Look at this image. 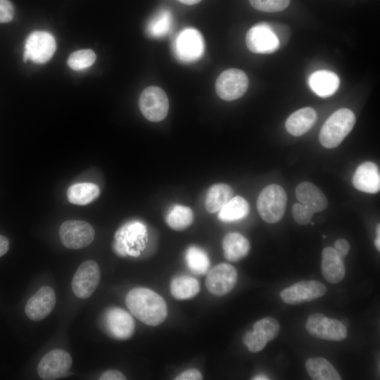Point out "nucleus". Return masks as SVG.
Returning a JSON list of instances; mask_svg holds the SVG:
<instances>
[{
  "label": "nucleus",
  "instance_id": "obj_1",
  "mask_svg": "<svg viewBox=\"0 0 380 380\" xmlns=\"http://www.w3.org/2000/svg\"><path fill=\"white\" fill-rule=\"evenodd\" d=\"M125 303L135 317L148 326L160 324L167 315L164 299L147 288L137 287L129 291L126 296Z\"/></svg>",
  "mask_w": 380,
  "mask_h": 380
},
{
  "label": "nucleus",
  "instance_id": "obj_2",
  "mask_svg": "<svg viewBox=\"0 0 380 380\" xmlns=\"http://www.w3.org/2000/svg\"><path fill=\"white\" fill-rule=\"evenodd\" d=\"M355 120V114L350 109L337 110L321 128L319 135L320 144L327 148L337 147L353 129Z\"/></svg>",
  "mask_w": 380,
  "mask_h": 380
},
{
  "label": "nucleus",
  "instance_id": "obj_3",
  "mask_svg": "<svg viewBox=\"0 0 380 380\" xmlns=\"http://www.w3.org/2000/svg\"><path fill=\"white\" fill-rule=\"evenodd\" d=\"M286 201L285 190L278 184H272L260 193L257 200V209L264 221L274 224L282 219Z\"/></svg>",
  "mask_w": 380,
  "mask_h": 380
},
{
  "label": "nucleus",
  "instance_id": "obj_4",
  "mask_svg": "<svg viewBox=\"0 0 380 380\" xmlns=\"http://www.w3.org/2000/svg\"><path fill=\"white\" fill-rule=\"evenodd\" d=\"M147 240L146 226L140 221H132L118 232L114 248L122 256H138L144 250Z\"/></svg>",
  "mask_w": 380,
  "mask_h": 380
},
{
  "label": "nucleus",
  "instance_id": "obj_5",
  "mask_svg": "<svg viewBox=\"0 0 380 380\" xmlns=\"http://www.w3.org/2000/svg\"><path fill=\"white\" fill-rule=\"evenodd\" d=\"M173 51L175 56L180 61L194 62L203 55L205 51L203 37L196 29L185 28L175 39Z\"/></svg>",
  "mask_w": 380,
  "mask_h": 380
},
{
  "label": "nucleus",
  "instance_id": "obj_6",
  "mask_svg": "<svg viewBox=\"0 0 380 380\" xmlns=\"http://www.w3.org/2000/svg\"><path fill=\"white\" fill-rule=\"evenodd\" d=\"M101 327L109 336L118 340L131 338L135 330V322L132 315L122 308L111 307L104 312Z\"/></svg>",
  "mask_w": 380,
  "mask_h": 380
},
{
  "label": "nucleus",
  "instance_id": "obj_7",
  "mask_svg": "<svg viewBox=\"0 0 380 380\" xmlns=\"http://www.w3.org/2000/svg\"><path fill=\"white\" fill-rule=\"evenodd\" d=\"M56 43L54 37L46 31H34L25 42L23 60L35 63H45L55 53Z\"/></svg>",
  "mask_w": 380,
  "mask_h": 380
},
{
  "label": "nucleus",
  "instance_id": "obj_8",
  "mask_svg": "<svg viewBox=\"0 0 380 380\" xmlns=\"http://www.w3.org/2000/svg\"><path fill=\"white\" fill-rule=\"evenodd\" d=\"M305 328L312 336L324 340L341 341L348 336V330L343 323L321 313L310 315Z\"/></svg>",
  "mask_w": 380,
  "mask_h": 380
},
{
  "label": "nucleus",
  "instance_id": "obj_9",
  "mask_svg": "<svg viewBox=\"0 0 380 380\" xmlns=\"http://www.w3.org/2000/svg\"><path fill=\"white\" fill-rule=\"evenodd\" d=\"M95 232L92 226L83 220H67L59 229L63 245L70 249H80L89 246L94 240Z\"/></svg>",
  "mask_w": 380,
  "mask_h": 380
},
{
  "label": "nucleus",
  "instance_id": "obj_10",
  "mask_svg": "<svg viewBox=\"0 0 380 380\" xmlns=\"http://www.w3.org/2000/svg\"><path fill=\"white\" fill-rule=\"evenodd\" d=\"M139 106L142 115L149 121L159 122L165 118L169 109L168 98L160 87L151 86L141 94Z\"/></svg>",
  "mask_w": 380,
  "mask_h": 380
},
{
  "label": "nucleus",
  "instance_id": "obj_11",
  "mask_svg": "<svg viewBox=\"0 0 380 380\" xmlns=\"http://www.w3.org/2000/svg\"><path fill=\"white\" fill-rule=\"evenodd\" d=\"M248 86L246 74L241 70L231 68L223 71L215 82L218 96L225 101L236 100L242 96Z\"/></svg>",
  "mask_w": 380,
  "mask_h": 380
},
{
  "label": "nucleus",
  "instance_id": "obj_12",
  "mask_svg": "<svg viewBox=\"0 0 380 380\" xmlns=\"http://www.w3.org/2000/svg\"><path fill=\"white\" fill-rule=\"evenodd\" d=\"M280 331V325L273 317H264L254 323L253 330L245 334L243 343L251 353H258L267 342L275 338Z\"/></svg>",
  "mask_w": 380,
  "mask_h": 380
},
{
  "label": "nucleus",
  "instance_id": "obj_13",
  "mask_svg": "<svg viewBox=\"0 0 380 380\" xmlns=\"http://www.w3.org/2000/svg\"><path fill=\"white\" fill-rule=\"evenodd\" d=\"M101 272L99 265L93 260L83 262L76 270L72 280L74 294L82 299L89 298L97 288Z\"/></svg>",
  "mask_w": 380,
  "mask_h": 380
},
{
  "label": "nucleus",
  "instance_id": "obj_14",
  "mask_svg": "<svg viewBox=\"0 0 380 380\" xmlns=\"http://www.w3.org/2000/svg\"><path fill=\"white\" fill-rule=\"evenodd\" d=\"M246 43L255 53H272L280 46L277 37L266 22L255 24L247 32Z\"/></svg>",
  "mask_w": 380,
  "mask_h": 380
},
{
  "label": "nucleus",
  "instance_id": "obj_15",
  "mask_svg": "<svg viewBox=\"0 0 380 380\" xmlns=\"http://www.w3.org/2000/svg\"><path fill=\"white\" fill-rule=\"evenodd\" d=\"M72 365V357L65 350H52L40 360L37 374L44 380H53L68 375Z\"/></svg>",
  "mask_w": 380,
  "mask_h": 380
},
{
  "label": "nucleus",
  "instance_id": "obj_16",
  "mask_svg": "<svg viewBox=\"0 0 380 380\" xmlns=\"http://www.w3.org/2000/svg\"><path fill=\"white\" fill-rule=\"evenodd\" d=\"M326 293L325 285L319 281H300L282 290L280 297L286 304L296 305L317 299Z\"/></svg>",
  "mask_w": 380,
  "mask_h": 380
},
{
  "label": "nucleus",
  "instance_id": "obj_17",
  "mask_svg": "<svg viewBox=\"0 0 380 380\" xmlns=\"http://www.w3.org/2000/svg\"><path fill=\"white\" fill-rule=\"evenodd\" d=\"M237 278V272L234 266L220 263L208 272L205 286L210 293L222 296L234 288Z\"/></svg>",
  "mask_w": 380,
  "mask_h": 380
},
{
  "label": "nucleus",
  "instance_id": "obj_18",
  "mask_svg": "<svg viewBox=\"0 0 380 380\" xmlns=\"http://www.w3.org/2000/svg\"><path fill=\"white\" fill-rule=\"evenodd\" d=\"M56 301L53 289L48 286H42L27 300L25 308L26 315L33 321L42 320L51 312Z\"/></svg>",
  "mask_w": 380,
  "mask_h": 380
},
{
  "label": "nucleus",
  "instance_id": "obj_19",
  "mask_svg": "<svg viewBox=\"0 0 380 380\" xmlns=\"http://www.w3.org/2000/svg\"><path fill=\"white\" fill-rule=\"evenodd\" d=\"M352 182L357 190L376 194L380 189V174L377 165L369 161L364 162L356 169Z\"/></svg>",
  "mask_w": 380,
  "mask_h": 380
},
{
  "label": "nucleus",
  "instance_id": "obj_20",
  "mask_svg": "<svg viewBox=\"0 0 380 380\" xmlns=\"http://www.w3.org/2000/svg\"><path fill=\"white\" fill-rule=\"evenodd\" d=\"M321 270L324 278L329 283L340 282L346 273L343 259L334 248H324L322 252Z\"/></svg>",
  "mask_w": 380,
  "mask_h": 380
},
{
  "label": "nucleus",
  "instance_id": "obj_21",
  "mask_svg": "<svg viewBox=\"0 0 380 380\" xmlns=\"http://www.w3.org/2000/svg\"><path fill=\"white\" fill-rule=\"evenodd\" d=\"M310 88L317 96L326 98L332 96L338 89L340 80L332 71L320 70L312 73L308 80Z\"/></svg>",
  "mask_w": 380,
  "mask_h": 380
},
{
  "label": "nucleus",
  "instance_id": "obj_22",
  "mask_svg": "<svg viewBox=\"0 0 380 380\" xmlns=\"http://www.w3.org/2000/svg\"><path fill=\"white\" fill-rule=\"evenodd\" d=\"M296 196L300 203L314 213L323 211L327 207V199L322 191L309 182L300 183L296 188Z\"/></svg>",
  "mask_w": 380,
  "mask_h": 380
},
{
  "label": "nucleus",
  "instance_id": "obj_23",
  "mask_svg": "<svg viewBox=\"0 0 380 380\" xmlns=\"http://www.w3.org/2000/svg\"><path fill=\"white\" fill-rule=\"evenodd\" d=\"M317 113L310 107L299 109L292 113L286 121V129L293 136L305 134L315 123Z\"/></svg>",
  "mask_w": 380,
  "mask_h": 380
},
{
  "label": "nucleus",
  "instance_id": "obj_24",
  "mask_svg": "<svg viewBox=\"0 0 380 380\" xmlns=\"http://www.w3.org/2000/svg\"><path fill=\"white\" fill-rule=\"evenodd\" d=\"M224 258L229 262H238L249 253L251 246L248 240L242 234L232 232L227 234L222 241Z\"/></svg>",
  "mask_w": 380,
  "mask_h": 380
},
{
  "label": "nucleus",
  "instance_id": "obj_25",
  "mask_svg": "<svg viewBox=\"0 0 380 380\" xmlns=\"http://www.w3.org/2000/svg\"><path fill=\"white\" fill-rule=\"evenodd\" d=\"M232 188L227 184L218 183L212 185L205 197V208L210 213H218L233 197Z\"/></svg>",
  "mask_w": 380,
  "mask_h": 380
},
{
  "label": "nucleus",
  "instance_id": "obj_26",
  "mask_svg": "<svg viewBox=\"0 0 380 380\" xmlns=\"http://www.w3.org/2000/svg\"><path fill=\"white\" fill-rule=\"evenodd\" d=\"M100 192L99 187L95 184L77 183L68 188L67 197L70 203L84 205L96 199L100 195Z\"/></svg>",
  "mask_w": 380,
  "mask_h": 380
},
{
  "label": "nucleus",
  "instance_id": "obj_27",
  "mask_svg": "<svg viewBox=\"0 0 380 380\" xmlns=\"http://www.w3.org/2000/svg\"><path fill=\"white\" fill-rule=\"evenodd\" d=\"M172 14L169 9L161 8L148 20L146 27V34L152 38H161L171 30Z\"/></svg>",
  "mask_w": 380,
  "mask_h": 380
},
{
  "label": "nucleus",
  "instance_id": "obj_28",
  "mask_svg": "<svg viewBox=\"0 0 380 380\" xmlns=\"http://www.w3.org/2000/svg\"><path fill=\"white\" fill-rule=\"evenodd\" d=\"M249 204L241 196L232 197L218 212V219L224 222H232L244 219L249 213Z\"/></svg>",
  "mask_w": 380,
  "mask_h": 380
},
{
  "label": "nucleus",
  "instance_id": "obj_29",
  "mask_svg": "<svg viewBox=\"0 0 380 380\" xmlns=\"http://www.w3.org/2000/svg\"><path fill=\"white\" fill-rule=\"evenodd\" d=\"M305 368L310 376L314 380L341 379L334 366L323 357L309 358L305 362Z\"/></svg>",
  "mask_w": 380,
  "mask_h": 380
},
{
  "label": "nucleus",
  "instance_id": "obj_30",
  "mask_svg": "<svg viewBox=\"0 0 380 380\" xmlns=\"http://www.w3.org/2000/svg\"><path fill=\"white\" fill-rule=\"evenodd\" d=\"M200 291L197 279L189 276L175 277L170 284V292L177 300H187L195 297Z\"/></svg>",
  "mask_w": 380,
  "mask_h": 380
},
{
  "label": "nucleus",
  "instance_id": "obj_31",
  "mask_svg": "<svg viewBox=\"0 0 380 380\" xmlns=\"http://www.w3.org/2000/svg\"><path fill=\"white\" fill-rule=\"evenodd\" d=\"M166 222L172 229L182 231L189 227L194 221L193 210L185 205H174L167 213Z\"/></svg>",
  "mask_w": 380,
  "mask_h": 380
},
{
  "label": "nucleus",
  "instance_id": "obj_32",
  "mask_svg": "<svg viewBox=\"0 0 380 380\" xmlns=\"http://www.w3.org/2000/svg\"><path fill=\"white\" fill-rule=\"evenodd\" d=\"M185 261L189 269L195 274H205L210 267V260L208 254L204 250L196 246L188 248L185 253Z\"/></svg>",
  "mask_w": 380,
  "mask_h": 380
},
{
  "label": "nucleus",
  "instance_id": "obj_33",
  "mask_svg": "<svg viewBox=\"0 0 380 380\" xmlns=\"http://www.w3.org/2000/svg\"><path fill=\"white\" fill-rule=\"evenodd\" d=\"M96 58V53L92 50L82 49L72 53L67 63L74 70H82L92 65Z\"/></svg>",
  "mask_w": 380,
  "mask_h": 380
},
{
  "label": "nucleus",
  "instance_id": "obj_34",
  "mask_svg": "<svg viewBox=\"0 0 380 380\" xmlns=\"http://www.w3.org/2000/svg\"><path fill=\"white\" fill-rule=\"evenodd\" d=\"M291 0H249L251 6L260 11L273 13L284 10Z\"/></svg>",
  "mask_w": 380,
  "mask_h": 380
},
{
  "label": "nucleus",
  "instance_id": "obj_35",
  "mask_svg": "<svg viewBox=\"0 0 380 380\" xmlns=\"http://www.w3.org/2000/svg\"><path fill=\"white\" fill-rule=\"evenodd\" d=\"M315 213L302 203H295L292 207V215L295 221L301 225L308 224L311 222Z\"/></svg>",
  "mask_w": 380,
  "mask_h": 380
},
{
  "label": "nucleus",
  "instance_id": "obj_36",
  "mask_svg": "<svg viewBox=\"0 0 380 380\" xmlns=\"http://www.w3.org/2000/svg\"><path fill=\"white\" fill-rule=\"evenodd\" d=\"M15 8L10 0H0V23L11 21L14 18Z\"/></svg>",
  "mask_w": 380,
  "mask_h": 380
},
{
  "label": "nucleus",
  "instance_id": "obj_37",
  "mask_svg": "<svg viewBox=\"0 0 380 380\" xmlns=\"http://www.w3.org/2000/svg\"><path fill=\"white\" fill-rule=\"evenodd\" d=\"M334 249L343 259L350 251V244L346 239H338L334 242Z\"/></svg>",
  "mask_w": 380,
  "mask_h": 380
},
{
  "label": "nucleus",
  "instance_id": "obj_38",
  "mask_svg": "<svg viewBox=\"0 0 380 380\" xmlns=\"http://www.w3.org/2000/svg\"><path fill=\"white\" fill-rule=\"evenodd\" d=\"M202 379L201 373L195 368L186 369L175 378L176 380H200Z\"/></svg>",
  "mask_w": 380,
  "mask_h": 380
},
{
  "label": "nucleus",
  "instance_id": "obj_39",
  "mask_svg": "<svg viewBox=\"0 0 380 380\" xmlns=\"http://www.w3.org/2000/svg\"><path fill=\"white\" fill-rule=\"evenodd\" d=\"M100 380H125V376L118 370H107L99 376Z\"/></svg>",
  "mask_w": 380,
  "mask_h": 380
},
{
  "label": "nucleus",
  "instance_id": "obj_40",
  "mask_svg": "<svg viewBox=\"0 0 380 380\" xmlns=\"http://www.w3.org/2000/svg\"><path fill=\"white\" fill-rule=\"evenodd\" d=\"M9 241L8 239L0 234V257L4 255L8 250Z\"/></svg>",
  "mask_w": 380,
  "mask_h": 380
},
{
  "label": "nucleus",
  "instance_id": "obj_41",
  "mask_svg": "<svg viewBox=\"0 0 380 380\" xmlns=\"http://www.w3.org/2000/svg\"><path fill=\"white\" fill-rule=\"evenodd\" d=\"M177 1L186 5H193V4L200 2L201 0H177Z\"/></svg>",
  "mask_w": 380,
  "mask_h": 380
},
{
  "label": "nucleus",
  "instance_id": "obj_42",
  "mask_svg": "<svg viewBox=\"0 0 380 380\" xmlns=\"http://www.w3.org/2000/svg\"><path fill=\"white\" fill-rule=\"evenodd\" d=\"M252 379H254V380H267V379H269V378L264 375V374H258V375H256L253 378H252Z\"/></svg>",
  "mask_w": 380,
  "mask_h": 380
},
{
  "label": "nucleus",
  "instance_id": "obj_43",
  "mask_svg": "<svg viewBox=\"0 0 380 380\" xmlns=\"http://www.w3.org/2000/svg\"><path fill=\"white\" fill-rule=\"evenodd\" d=\"M374 246L379 251H380V236H376L374 241Z\"/></svg>",
  "mask_w": 380,
  "mask_h": 380
},
{
  "label": "nucleus",
  "instance_id": "obj_44",
  "mask_svg": "<svg viewBox=\"0 0 380 380\" xmlns=\"http://www.w3.org/2000/svg\"><path fill=\"white\" fill-rule=\"evenodd\" d=\"M322 238H323V239H325V238H326V236H325V235H323V236H322Z\"/></svg>",
  "mask_w": 380,
  "mask_h": 380
}]
</instances>
